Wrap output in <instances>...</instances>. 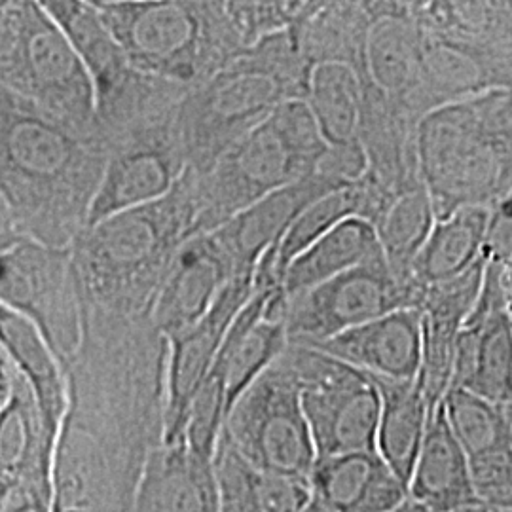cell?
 Here are the masks:
<instances>
[{
	"label": "cell",
	"mask_w": 512,
	"mask_h": 512,
	"mask_svg": "<svg viewBox=\"0 0 512 512\" xmlns=\"http://www.w3.org/2000/svg\"><path fill=\"white\" fill-rule=\"evenodd\" d=\"M165 359L167 340L152 317L80 310V340L63 365L52 512H131L164 435Z\"/></svg>",
	"instance_id": "1"
},
{
	"label": "cell",
	"mask_w": 512,
	"mask_h": 512,
	"mask_svg": "<svg viewBox=\"0 0 512 512\" xmlns=\"http://www.w3.org/2000/svg\"><path fill=\"white\" fill-rule=\"evenodd\" d=\"M107 160L101 129L80 131L0 88V194L23 238L71 247Z\"/></svg>",
	"instance_id": "2"
},
{
	"label": "cell",
	"mask_w": 512,
	"mask_h": 512,
	"mask_svg": "<svg viewBox=\"0 0 512 512\" xmlns=\"http://www.w3.org/2000/svg\"><path fill=\"white\" fill-rule=\"evenodd\" d=\"M200 211L198 175L186 167L162 198L88 224L71 245L80 306L152 317L171 258L200 234Z\"/></svg>",
	"instance_id": "3"
},
{
	"label": "cell",
	"mask_w": 512,
	"mask_h": 512,
	"mask_svg": "<svg viewBox=\"0 0 512 512\" xmlns=\"http://www.w3.org/2000/svg\"><path fill=\"white\" fill-rule=\"evenodd\" d=\"M311 67L289 27L247 44L226 67L188 88L177 112L188 167L209 171L281 103L304 99Z\"/></svg>",
	"instance_id": "4"
},
{
	"label": "cell",
	"mask_w": 512,
	"mask_h": 512,
	"mask_svg": "<svg viewBox=\"0 0 512 512\" xmlns=\"http://www.w3.org/2000/svg\"><path fill=\"white\" fill-rule=\"evenodd\" d=\"M421 184L435 220L512 198V88L427 112L416 129Z\"/></svg>",
	"instance_id": "5"
},
{
	"label": "cell",
	"mask_w": 512,
	"mask_h": 512,
	"mask_svg": "<svg viewBox=\"0 0 512 512\" xmlns=\"http://www.w3.org/2000/svg\"><path fill=\"white\" fill-rule=\"evenodd\" d=\"M139 73L194 88L247 46L224 0H137L101 10Z\"/></svg>",
	"instance_id": "6"
},
{
	"label": "cell",
	"mask_w": 512,
	"mask_h": 512,
	"mask_svg": "<svg viewBox=\"0 0 512 512\" xmlns=\"http://www.w3.org/2000/svg\"><path fill=\"white\" fill-rule=\"evenodd\" d=\"M325 152L327 143L306 101L281 103L260 126L226 148L209 171H196L200 234L217 230L277 188L315 173Z\"/></svg>",
	"instance_id": "7"
},
{
	"label": "cell",
	"mask_w": 512,
	"mask_h": 512,
	"mask_svg": "<svg viewBox=\"0 0 512 512\" xmlns=\"http://www.w3.org/2000/svg\"><path fill=\"white\" fill-rule=\"evenodd\" d=\"M0 88L80 131L99 129L92 78L37 0H0Z\"/></svg>",
	"instance_id": "8"
},
{
	"label": "cell",
	"mask_w": 512,
	"mask_h": 512,
	"mask_svg": "<svg viewBox=\"0 0 512 512\" xmlns=\"http://www.w3.org/2000/svg\"><path fill=\"white\" fill-rule=\"evenodd\" d=\"M184 92L171 93L103 131L107 160L86 226L162 198L183 177L188 162L177 112Z\"/></svg>",
	"instance_id": "9"
},
{
	"label": "cell",
	"mask_w": 512,
	"mask_h": 512,
	"mask_svg": "<svg viewBox=\"0 0 512 512\" xmlns=\"http://www.w3.org/2000/svg\"><path fill=\"white\" fill-rule=\"evenodd\" d=\"M222 433L258 471L308 480L317 456L287 349L230 406Z\"/></svg>",
	"instance_id": "10"
},
{
	"label": "cell",
	"mask_w": 512,
	"mask_h": 512,
	"mask_svg": "<svg viewBox=\"0 0 512 512\" xmlns=\"http://www.w3.org/2000/svg\"><path fill=\"white\" fill-rule=\"evenodd\" d=\"M300 401L317 458L376 450L380 391L376 380L325 351L289 344Z\"/></svg>",
	"instance_id": "11"
},
{
	"label": "cell",
	"mask_w": 512,
	"mask_h": 512,
	"mask_svg": "<svg viewBox=\"0 0 512 512\" xmlns=\"http://www.w3.org/2000/svg\"><path fill=\"white\" fill-rule=\"evenodd\" d=\"M423 291L395 274L384 256L285 296L289 344L311 346L389 311L420 308Z\"/></svg>",
	"instance_id": "12"
},
{
	"label": "cell",
	"mask_w": 512,
	"mask_h": 512,
	"mask_svg": "<svg viewBox=\"0 0 512 512\" xmlns=\"http://www.w3.org/2000/svg\"><path fill=\"white\" fill-rule=\"evenodd\" d=\"M0 304L27 317L65 365L80 340V298L71 247L21 239L0 253Z\"/></svg>",
	"instance_id": "13"
},
{
	"label": "cell",
	"mask_w": 512,
	"mask_h": 512,
	"mask_svg": "<svg viewBox=\"0 0 512 512\" xmlns=\"http://www.w3.org/2000/svg\"><path fill=\"white\" fill-rule=\"evenodd\" d=\"M67 37L90 74L95 116L101 129L124 122L164 90L165 80L129 65L101 10L86 0H37Z\"/></svg>",
	"instance_id": "14"
},
{
	"label": "cell",
	"mask_w": 512,
	"mask_h": 512,
	"mask_svg": "<svg viewBox=\"0 0 512 512\" xmlns=\"http://www.w3.org/2000/svg\"><path fill=\"white\" fill-rule=\"evenodd\" d=\"M55 440L18 372L0 414V512H52Z\"/></svg>",
	"instance_id": "15"
},
{
	"label": "cell",
	"mask_w": 512,
	"mask_h": 512,
	"mask_svg": "<svg viewBox=\"0 0 512 512\" xmlns=\"http://www.w3.org/2000/svg\"><path fill=\"white\" fill-rule=\"evenodd\" d=\"M253 293L255 275H234L198 323L165 338L164 442L184 439L192 399L215 363L226 330Z\"/></svg>",
	"instance_id": "16"
},
{
	"label": "cell",
	"mask_w": 512,
	"mask_h": 512,
	"mask_svg": "<svg viewBox=\"0 0 512 512\" xmlns=\"http://www.w3.org/2000/svg\"><path fill=\"white\" fill-rule=\"evenodd\" d=\"M234 268L213 232L186 239L165 270L152 321L164 338L198 323L213 306Z\"/></svg>",
	"instance_id": "17"
},
{
	"label": "cell",
	"mask_w": 512,
	"mask_h": 512,
	"mask_svg": "<svg viewBox=\"0 0 512 512\" xmlns=\"http://www.w3.org/2000/svg\"><path fill=\"white\" fill-rule=\"evenodd\" d=\"M342 186L348 184L338 183L329 175L315 171L266 194L213 230L234 268V275H255L260 256L277 245L293 220L310 203Z\"/></svg>",
	"instance_id": "18"
},
{
	"label": "cell",
	"mask_w": 512,
	"mask_h": 512,
	"mask_svg": "<svg viewBox=\"0 0 512 512\" xmlns=\"http://www.w3.org/2000/svg\"><path fill=\"white\" fill-rule=\"evenodd\" d=\"M484 262L486 255L456 279L423 289L421 355L416 384L431 412H435L450 389L459 330L475 306Z\"/></svg>",
	"instance_id": "19"
},
{
	"label": "cell",
	"mask_w": 512,
	"mask_h": 512,
	"mask_svg": "<svg viewBox=\"0 0 512 512\" xmlns=\"http://www.w3.org/2000/svg\"><path fill=\"white\" fill-rule=\"evenodd\" d=\"M420 82L414 97L416 114L473 97L495 88H512V55L478 50L429 35L421 29Z\"/></svg>",
	"instance_id": "20"
},
{
	"label": "cell",
	"mask_w": 512,
	"mask_h": 512,
	"mask_svg": "<svg viewBox=\"0 0 512 512\" xmlns=\"http://www.w3.org/2000/svg\"><path fill=\"white\" fill-rule=\"evenodd\" d=\"M450 387L512 404V311L475 300L459 330Z\"/></svg>",
	"instance_id": "21"
},
{
	"label": "cell",
	"mask_w": 512,
	"mask_h": 512,
	"mask_svg": "<svg viewBox=\"0 0 512 512\" xmlns=\"http://www.w3.org/2000/svg\"><path fill=\"white\" fill-rule=\"evenodd\" d=\"M311 348L374 378L416 380L421 355L420 308H401L334 334Z\"/></svg>",
	"instance_id": "22"
},
{
	"label": "cell",
	"mask_w": 512,
	"mask_h": 512,
	"mask_svg": "<svg viewBox=\"0 0 512 512\" xmlns=\"http://www.w3.org/2000/svg\"><path fill=\"white\" fill-rule=\"evenodd\" d=\"M359 82V143L365 152L366 173L395 196L420 186L416 156L418 120L389 101L365 78L359 76Z\"/></svg>",
	"instance_id": "23"
},
{
	"label": "cell",
	"mask_w": 512,
	"mask_h": 512,
	"mask_svg": "<svg viewBox=\"0 0 512 512\" xmlns=\"http://www.w3.org/2000/svg\"><path fill=\"white\" fill-rule=\"evenodd\" d=\"M311 494L332 512H395L408 488L376 450L315 458Z\"/></svg>",
	"instance_id": "24"
},
{
	"label": "cell",
	"mask_w": 512,
	"mask_h": 512,
	"mask_svg": "<svg viewBox=\"0 0 512 512\" xmlns=\"http://www.w3.org/2000/svg\"><path fill=\"white\" fill-rule=\"evenodd\" d=\"M131 512H217L213 465L194 458L184 439L162 440L143 465Z\"/></svg>",
	"instance_id": "25"
},
{
	"label": "cell",
	"mask_w": 512,
	"mask_h": 512,
	"mask_svg": "<svg viewBox=\"0 0 512 512\" xmlns=\"http://www.w3.org/2000/svg\"><path fill=\"white\" fill-rule=\"evenodd\" d=\"M420 61V25L410 12L395 10L372 21L366 33L363 69L357 74L420 122L414 109Z\"/></svg>",
	"instance_id": "26"
},
{
	"label": "cell",
	"mask_w": 512,
	"mask_h": 512,
	"mask_svg": "<svg viewBox=\"0 0 512 512\" xmlns=\"http://www.w3.org/2000/svg\"><path fill=\"white\" fill-rule=\"evenodd\" d=\"M408 499L435 512H456L478 501L469 459L446 421L442 403L427 423L408 478Z\"/></svg>",
	"instance_id": "27"
},
{
	"label": "cell",
	"mask_w": 512,
	"mask_h": 512,
	"mask_svg": "<svg viewBox=\"0 0 512 512\" xmlns=\"http://www.w3.org/2000/svg\"><path fill=\"white\" fill-rule=\"evenodd\" d=\"M0 349L31 387L48 427L59 433L67 408L63 366L55 359L40 330L27 317L4 304H0Z\"/></svg>",
	"instance_id": "28"
},
{
	"label": "cell",
	"mask_w": 512,
	"mask_h": 512,
	"mask_svg": "<svg viewBox=\"0 0 512 512\" xmlns=\"http://www.w3.org/2000/svg\"><path fill=\"white\" fill-rule=\"evenodd\" d=\"M488 220L490 207H463L435 220L410 268V277L421 291L456 279L484 258Z\"/></svg>",
	"instance_id": "29"
},
{
	"label": "cell",
	"mask_w": 512,
	"mask_h": 512,
	"mask_svg": "<svg viewBox=\"0 0 512 512\" xmlns=\"http://www.w3.org/2000/svg\"><path fill=\"white\" fill-rule=\"evenodd\" d=\"M378 256L384 253L374 226L349 217L294 256L281 275V291L285 296L302 293Z\"/></svg>",
	"instance_id": "30"
},
{
	"label": "cell",
	"mask_w": 512,
	"mask_h": 512,
	"mask_svg": "<svg viewBox=\"0 0 512 512\" xmlns=\"http://www.w3.org/2000/svg\"><path fill=\"white\" fill-rule=\"evenodd\" d=\"M414 18L429 35L512 55V0H427Z\"/></svg>",
	"instance_id": "31"
},
{
	"label": "cell",
	"mask_w": 512,
	"mask_h": 512,
	"mask_svg": "<svg viewBox=\"0 0 512 512\" xmlns=\"http://www.w3.org/2000/svg\"><path fill=\"white\" fill-rule=\"evenodd\" d=\"M374 380L380 391L376 452L408 488V478L433 412L416 380Z\"/></svg>",
	"instance_id": "32"
},
{
	"label": "cell",
	"mask_w": 512,
	"mask_h": 512,
	"mask_svg": "<svg viewBox=\"0 0 512 512\" xmlns=\"http://www.w3.org/2000/svg\"><path fill=\"white\" fill-rule=\"evenodd\" d=\"M304 101L327 147L359 143L361 82L351 65L340 61L313 65Z\"/></svg>",
	"instance_id": "33"
},
{
	"label": "cell",
	"mask_w": 512,
	"mask_h": 512,
	"mask_svg": "<svg viewBox=\"0 0 512 512\" xmlns=\"http://www.w3.org/2000/svg\"><path fill=\"white\" fill-rule=\"evenodd\" d=\"M442 410L469 461L512 452V404L492 403L473 391L450 387Z\"/></svg>",
	"instance_id": "34"
},
{
	"label": "cell",
	"mask_w": 512,
	"mask_h": 512,
	"mask_svg": "<svg viewBox=\"0 0 512 512\" xmlns=\"http://www.w3.org/2000/svg\"><path fill=\"white\" fill-rule=\"evenodd\" d=\"M433 224L435 213L423 184L397 194L374 224L385 262L401 279L412 281V262L420 253Z\"/></svg>",
	"instance_id": "35"
},
{
	"label": "cell",
	"mask_w": 512,
	"mask_h": 512,
	"mask_svg": "<svg viewBox=\"0 0 512 512\" xmlns=\"http://www.w3.org/2000/svg\"><path fill=\"white\" fill-rule=\"evenodd\" d=\"M217 512H264L258 488V469L239 454L220 431L213 459Z\"/></svg>",
	"instance_id": "36"
},
{
	"label": "cell",
	"mask_w": 512,
	"mask_h": 512,
	"mask_svg": "<svg viewBox=\"0 0 512 512\" xmlns=\"http://www.w3.org/2000/svg\"><path fill=\"white\" fill-rule=\"evenodd\" d=\"M304 0H224L226 12L245 44L289 29L300 18Z\"/></svg>",
	"instance_id": "37"
},
{
	"label": "cell",
	"mask_w": 512,
	"mask_h": 512,
	"mask_svg": "<svg viewBox=\"0 0 512 512\" xmlns=\"http://www.w3.org/2000/svg\"><path fill=\"white\" fill-rule=\"evenodd\" d=\"M21 239L25 238L19 230L18 222L12 215V209L8 207L4 196L0 194V253L14 247Z\"/></svg>",
	"instance_id": "38"
},
{
	"label": "cell",
	"mask_w": 512,
	"mask_h": 512,
	"mask_svg": "<svg viewBox=\"0 0 512 512\" xmlns=\"http://www.w3.org/2000/svg\"><path fill=\"white\" fill-rule=\"evenodd\" d=\"M16 368L10 363V359L4 355V351L0 349V414L4 410V406L10 401L14 382H16Z\"/></svg>",
	"instance_id": "39"
},
{
	"label": "cell",
	"mask_w": 512,
	"mask_h": 512,
	"mask_svg": "<svg viewBox=\"0 0 512 512\" xmlns=\"http://www.w3.org/2000/svg\"><path fill=\"white\" fill-rule=\"evenodd\" d=\"M349 2H359V0H304L302 2V12H300V18H306V16H311V14H315V12H319V10H325V8H330V6H340V4H349Z\"/></svg>",
	"instance_id": "40"
},
{
	"label": "cell",
	"mask_w": 512,
	"mask_h": 512,
	"mask_svg": "<svg viewBox=\"0 0 512 512\" xmlns=\"http://www.w3.org/2000/svg\"><path fill=\"white\" fill-rule=\"evenodd\" d=\"M456 512H512V509H505V507H495V505H488L482 501H476L473 505H467L463 509Z\"/></svg>",
	"instance_id": "41"
},
{
	"label": "cell",
	"mask_w": 512,
	"mask_h": 512,
	"mask_svg": "<svg viewBox=\"0 0 512 512\" xmlns=\"http://www.w3.org/2000/svg\"><path fill=\"white\" fill-rule=\"evenodd\" d=\"M88 4H92L93 8L103 10L109 6H116V4H126V2H137V0H86Z\"/></svg>",
	"instance_id": "42"
},
{
	"label": "cell",
	"mask_w": 512,
	"mask_h": 512,
	"mask_svg": "<svg viewBox=\"0 0 512 512\" xmlns=\"http://www.w3.org/2000/svg\"><path fill=\"white\" fill-rule=\"evenodd\" d=\"M399 2H401V6H403L406 12H410V14L414 16L418 10L423 8V4H425L427 0H399Z\"/></svg>",
	"instance_id": "43"
},
{
	"label": "cell",
	"mask_w": 512,
	"mask_h": 512,
	"mask_svg": "<svg viewBox=\"0 0 512 512\" xmlns=\"http://www.w3.org/2000/svg\"><path fill=\"white\" fill-rule=\"evenodd\" d=\"M397 512H435L431 511V509H427V507H423V505H418V503H414V501H410V499H406L403 505L399 507V511Z\"/></svg>",
	"instance_id": "44"
},
{
	"label": "cell",
	"mask_w": 512,
	"mask_h": 512,
	"mask_svg": "<svg viewBox=\"0 0 512 512\" xmlns=\"http://www.w3.org/2000/svg\"><path fill=\"white\" fill-rule=\"evenodd\" d=\"M304 512H332L325 507V505H321L315 497H311L310 505L304 509Z\"/></svg>",
	"instance_id": "45"
},
{
	"label": "cell",
	"mask_w": 512,
	"mask_h": 512,
	"mask_svg": "<svg viewBox=\"0 0 512 512\" xmlns=\"http://www.w3.org/2000/svg\"><path fill=\"white\" fill-rule=\"evenodd\" d=\"M397 511H399V509H397ZM397 511H395V512H397Z\"/></svg>",
	"instance_id": "46"
}]
</instances>
